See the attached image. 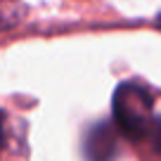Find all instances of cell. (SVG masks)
<instances>
[{"instance_id":"obj_2","label":"cell","mask_w":161,"mask_h":161,"mask_svg":"<svg viewBox=\"0 0 161 161\" xmlns=\"http://www.w3.org/2000/svg\"><path fill=\"white\" fill-rule=\"evenodd\" d=\"M114 152V140L109 137L104 126H100L90 137H88V159L90 161H109Z\"/></svg>"},{"instance_id":"obj_1","label":"cell","mask_w":161,"mask_h":161,"mask_svg":"<svg viewBox=\"0 0 161 161\" xmlns=\"http://www.w3.org/2000/svg\"><path fill=\"white\" fill-rule=\"evenodd\" d=\"M152 95L137 83H121L114 92V119L128 137H142L152 126Z\"/></svg>"},{"instance_id":"obj_3","label":"cell","mask_w":161,"mask_h":161,"mask_svg":"<svg viewBox=\"0 0 161 161\" xmlns=\"http://www.w3.org/2000/svg\"><path fill=\"white\" fill-rule=\"evenodd\" d=\"M0 149H3V116H0Z\"/></svg>"}]
</instances>
